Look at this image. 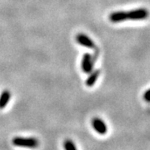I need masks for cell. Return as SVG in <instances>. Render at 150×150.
Wrapping results in <instances>:
<instances>
[{"mask_svg":"<svg viewBox=\"0 0 150 150\" xmlns=\"http://www.w3.org/2000/svg\"><path fill=\"white\" fill-rule=\"evenodd\" d=\"M13 144L17 147L30 148L35 149L39 145V142L35 138H23V137H15L12 139Z\"/></svg>","mask_w":150,"mask_h":150,"instance_id":"cell-1","label":"cell"},{"mask_svg":"<svg viewBox=\"0 0 150 150\" xmlns=\"http://www.w3.org/2000/svg\"><path fill=\"white\" fill-rule=\"evenodd\" d=\"M128 19L132 20H142L149 17V11L145 8H138L127 12Z\"/></svg>","mask_w":150,"mask_h":150,"instance_id":"cell-2","label":"cell"},{"mask_svg":"<svg viewBox=\"0 0 150 150\" xmlns=\"http://www.w3.org/2000/svg\"><path fill=\"white\" fill-rule=\"evenodd\" d=\"M92 126L93 128L95 129L97 133H98L101 135L106 134L108 132V127L105 124V123L103 121L101 118H93L92 119Z\"/></svg>","mask_w":150,"mask_h":150,"instance_id":"cell-3","label":"cell"},{"mask_svg":"<svg viewBox=\"0 0 150 150\" xmlns=\"http://www.w3.org/2000/svg\"><path fill=\"white\" fill-rule=\"evenodd\" d=\"M76 40L79 44L84 46L86 48H92V49L96 48V45H95L94 42L90 38L88 37L87 35L83 34V33H79L76 36Z\"/></svg>","mask_w":150,"mask_h":150,"instance_id":"cell-4","label":"cell"},{"mask_svg":"<svg viewBox=\"0 0 150 150\" xmlns=\"http://www.w3.org/2000/svg\"><path fill=\"white\" fill-rule=\"evenodd\" d=\"M91 58V55L89 54H88V53L84 54L83 57V60H82V69L86 74L90 73L92 70H93V66L92 64Z\"/></svg>","mask_w":150,"mask_h":150,"instance_id":"cell-5","label":"cell"},{"mask_svg":"<svg viewBox=\"0 0 150 150\" xmlns=\"http://www.w3.org/2000/svg\"><path fill=\"white\" fill-rule=\"evenodd\" d=\"M109 19L112 23H120L128 19L127 12L124 11H118V12H113L109 15Z\"/></svg>","mask_w":150,"mask_h":150,"instance_id":"cell-6","label":"cell"},{"mask_svg":"<svg viewBox=\"0 0 150 150\" xmlns=\"http://www.w3.org/2000/svg\"><path fill=\"white\" fill-rule=\"evenodd\" d=\"M11 93L8 90H4L2 92L0 95V109H3L6 107L10 100Z\"/></svg>","mask_w":150,"mask_h":150,"instance_id":"cell-7","label":"cell"},{"mask_svg":"<svg viewBox=\"0 0 150 150\" xmlns=\"http://www.w3.org/2000/svg\"><path fill=\"white\" fill-rule=\"evenodd\" d=\"M101 71L100 70H95L91 74L89 75V77L86 80V85L88 87H92L93 85H94V83H96L97 79L98 78V76L100 75Z\"/></svg>","mask_w":150,"mask_h":150,"instance_id":"cell-8","label":"cell"},{"mask_svg":"<svg viewBox=\"0 0 150 150\" xmlns=\"http://www.w3.org/2000/svg\"><path fill=\"white\" fill-rule=\"evenodd\" d=\"M65 150H77V148L75 146L74 143L70 139H67L64 144Z\"/></svg>","mask_w":150,"mask_h":150,"instance_id":"cell-9","label":"cell"},{"mask_svg":"<svg viewBox=\"0 0 150 150\" xmlns=\"http://www.w3.org/2000/svg\"><path fill=\"white\" fill-rule=\"evenodd\" d=\"M144 98L145 101L150 103V89L145 92L144 94Z\"/></svg>","mask_w":150,"mask_h":150,"instance_id":"cell-10","label":"cell"}]
</instances>
